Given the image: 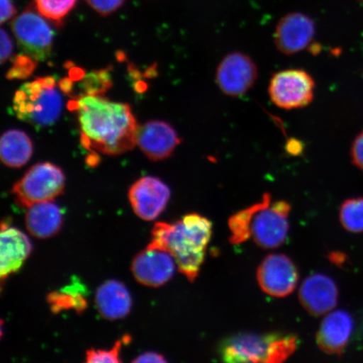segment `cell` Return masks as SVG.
Here are the masks:
<instances>
[{
    "instance_id": "1",
    "label": "cell",
    "mask_w": 363,
    "mask_h": 363,
    "mask_svg": "<svg viewBox=\"0 0 363 363\" xmlns=\"http://www.w3.org/2000/svg\"><path fill=\"white\" fill-rule=\"evenodd\" d=\"M78 111L81 143L89 151L121 155L136 144L139 126L129 104L99 95H84L72 101Z\"/></svg>"
},
{
    "instance_id": "2",
    "label": "cell",
    "mask_w": 363,
    "mask_h": 363,
    "mask_svg": "<svg viewBox=\"0 0 363 363\" xmlns=\"http://www.w3.org/2000/svg\"><path fill=\"white\" fill-rule=\"evenodd\" d=\"M212 228L211 221L196 213L172 224L158 222L153 227L148 247L169 252L181 274L194 282L206 258Z\"/></svg>"
},
{
    "instance_id": "3",
    "label": "cell",
    "mask_w": 363,
    "mask_h": 363,
    "mask_svg": "<svg viewBox=\"0 0 363 363\" xmlns=\"http://www.w3.org/2000/svg\"><path fill=\"white\" fill-rule=\"evenodd\" d=\"M291 206L284 201H272L271 194L230 217V242L238 245L253 240L264 249L279 247L287 239Z\"/></svg>"
},
{
    "instance_id": "4",
    "label": "cell",
    "mask_w": 363,
    "mask_h": 363,
    "mask_svg": "<svg viewBox=\"0 0 363 363\" xmlns=\"http://www.w3.org/2000/svg\"><path fill=\"white\" fill-rule=\"evenodd\" d=\"M298 343L293 334L242 333L222 340L218 352L225 362L280 363L296 351Z\"/></svg>"
},
{
    "instance_id": "5",
    "label": "cell",
    "mask_w": 363,
    "mask_h": 363,
    "mask_svg": "<svg viewBox=\"0 0 363 363\" xmlns=\"http://www.w3.org/2000/svg\"><path fill=\"white\" fill-rule=\"evenodd\" d=\"M62 108V95L52 76L23 84L13 99V110L16 116L36 128L55 123Z\"/></svg>"
},
{
    "instance_id": "6",
    "label": "cell",
    "mask_w": 363,
    "mask_h": 363,
    "mask_svg": "<svg viewBox=\"0 0 363 363\" xmlns=\"http://www.w3.org/2000/svg\"><path fill=\"white\" fill-rule=\"evenodd\" d=\"M65 176L60 167L51 162H40L31 167L13 185L12 192L19 206L52 201L65 190Z\"/></svg>"
},
{
    "instance_id": "7",
    "label": "cell",
    "mask_w": 363,
    "mask_h": 363,
    "mask_svg": "<svg viewBox=\"0 0 363 363\" xmlns=\"http://www.w3.org/2000/svg\"><path fill=\"white\" fill-rule=\"evenodd\" d=\"M44 18L36 9L29 8L11 23L22 52L38 62L48 60L52 52L54 33Z\"/></svg>"
},
{
    "instance_id": "8",
    "label": "cell",
    "mask_w": 363,
    "mask_h": 363,
    "mask_svg": "<svg viewBox=\"0 0 363 363\" xmlns=\"http://www.w3.org/2000/svg\"><path fill=\"white\" fill-rule=\"evenodd\" d=\"M315 89V80L308 72L287 69L272 77L269 94L277 107L292 111L308 106L314 99Z\"/></svg>"
},
{
    "instance_id": "9",
    "label": "cell",
    "mask_w": 363,
    "mask_h": 363,
    "mask_svg": "<svg viewBox=\"0 0 363 363\" xmlns=\"http://www.w3.org/2000/svg\"><path fill=\"white\" fill-rule=\"evenodd\" d=\"M257 76V67L252 59L247 54L235 52L222 59L217 67L216 80L222 93L238 98L253 87Z\"/></svg>"
},
{
    "instance_id": "10",
    "label": "cell",
    "mask_w": 363,
    "mask_h": 363,
    "mask_svg": "<svg viewBox=\"0 0 363 363\" xmlns=\"http://www.w3.org/2000/svg\"><path fill=\"white\" fill-rule=\"evenodd\" d=\"M257 278L263 292L284 298L296 289L299 274L291 258L284 254H271L258 267Z\"/></svg>"
},
{
    "instance_id": "11",
    "label": "cell",
    "mask_w": 363,
    "mask_h": 363,
    "mask_svg": "<svg viewBox=\"0 0 363 363\" xmlns=\"http://www.w3.org/2000/svg\"><path fill=\"white\" fill-rule=\"evenodd\" d=\"M171 196L169 186L154 177L136 181L129 190V199L135 215L144 220H153L165 210Z\"/></svg>"
},
{
    "instance_id": "12",
    "label": "cell",
    "mask_w": 363,
    "mask_h": 363,
    "mask_svg": "<svg viewBox=\"0 0 363 363\" xmlns=\"http://www.w3.org/2000/svg\"><path fill=\"white\" fill-rule=\"evenodd\" d=\"M315 34V26L311 18L303 13H291L277 25L274 43L280 52L294 55L310 47Z\"/></svg>"
},
{
    "instance_id": "13",
    "label": "cell",
    "mask_w": 363,
    "mask_h": 363,
    "mask_svg": "<svg viewBox=\"0 0 363 363\" xmlns=\"http://www.w3.org/2000/svg\"><path fill=\"white\" fill-rule=\"evenodd\" d=\"M174 260L164 250L147 246L134 258L131 271L138 283L149 287H160L174 276Z\"/></svg>"
},
{
    "instance_id": "14",
    "label": "cell",
    "mask_w": 363,
    "mask_h": 363,
    "mask_svg": "<svg viewBox=\"0 0 363 363\" xmlns=\"http://www.w3.org/2000/svg\"><path fill=\"white\" fill-rule=\"evenodd\" d=\"M180 143L178 133L167 122L152 121L139 126L136 144L151 161L169 158Z\"/></svg>"
},
{
    "instance_id": "15",
    "label": "cell",
    "mask_w": 363,
    "mask_h": 363,
    "mask_svg": "<svg viewBox=\"0 0 363 363\" xmlns=\"http://www.w3.org/2000/svg\"><path fill=\"white\" fill-rule=\"evenodd\" d=\"M338 289L328 275L316 274L308 277L299 289L301 305L311 315L320 316L333 310L338 301Z\"/></svg>"
},
{
    "instance_id": "16",
    "label": "cell",
    "mask_w": 363,
    "mask_h": 363,
    "mask_svg": "<svg viewBox=\"0 0 363 363\" xmlns=\"http://www.w3.org/2000/svg\"><path fill=\"white\" fill-rule=\"evenodd\" d=\"M354 321L350 313L346 311L331 312L325 318L318 330V346L331 355H342L350 340Z\"/></svg>"
},
{
    "instance_id": "17",
    "label": "cell",
    "mask_w": 363,
    "mask_h": 363,
    "mask_svg": "<svg viewBox=\"0 0 363 363\" xmlns=\"http://www.w3.org/2000/svg\"><path fill=\"white\" fill-rule=\"evenodd\" d=\"M0 244H1L0 276H1L3 284L4 279L9 276L21 269L33 251V245L26 234L7 224L6 225L4 222L1 226Z\"/></svg>"
},
{
    "instance_id": "18",
    "label": "cell",
    "mask_w": 363,
    "mask_h": 363,
    "mask_svg": "<svg viewBox=\"0 0 363 363\" xmlns=\"http://www.w3.org/2000/svg\"><path fill=\"white\" fill-rule=\"evenodd\" d=\"M95 303L99 314L110 320L128 315L133 305L128 289L117 280L107 281L98 289Z\"/></svg>"
},
{
    "instance_id": "19",
    "label": "cell",
    "mask_w": 363,
    "mask_h": 363,
    "mask_svg": "<svg viewBox=\"0 0 363 363\" xmlns=\"http://www.w3.org/2000/svg\"><path fill=\"white\" fill-rule=\"evenodd\" d=\"M26 215V225L29 233L38 238H49L60 230L62 212L52 201L40 202L28 208Z\"/></svg>"
},
{
    "instance_id": "20",
    "label": "cell",
    "mask_w": 363,
    "mask_h": 363,
    "mask_svg": "<svg viewBox=\"0 0 363 363\" xmlns=\"http://www.w3.org/2000/svg\"><path fill=\"white\" fill-rule=\"evenodd\" d=\"M33 145L28 135L20 130H9L0 140V157L4 165L19 169L30 161Z\"/></svg>"
},
{
    "instance_id": "21",
    "label": "cell",
    "mask_w": 363,
    "mask_h": 363,
    "mask_svg": "<svg viewBox=\"0 0 363 363\" xmlns=\"http://www.w3.org/2000/svg\"><path fill=\"white\" fill-rule=\"evenodd\" d=\"M340 220L352 233H363V198L349 199L340 206Z\"/></svg>"
},
{
    "instance_id": "22",
    "label": "cell",
    "mask_w": 363,
    "mask_h": 363,
    "mask_svg": "<svg viewBox=\"0 0 363 363\" xmlns=\"http://www.w3.org/2000/svg\"><path fill=\"white\" fill-rule=\"evenodd\" d=\"M75 286L72 285L68 287V289H63L62 292H53L49 294L48 298L52 310L54 313L68 308H74L78 313L83 312L87 308L83 294L74 291Z\"/></svg>"
},
{
    "instance_id": "23",
    "label": "cell",
    "mask_w": 363,
    "mask_h": 363,
    "mask_svg": "<svg viewBox=\"0 0 363 363\" xmlns=\"http://www.w3.org/2000/svg\"><path fill=\"white\" fill-rule=\"evenodd\" d=\"M112 86L110 68L94 71L84 77L80 85V89L84 95H99L103 96Z\"/></svg>"
},
{
    "instance_id": "24",
    "label": "cell",
    "mask_w": 363,
    "mask_h": 363,
    "mask_svg": "<svg viewBox=\"0 0 363 363\" xmlns=\"http://www.w3.org/2000/svg\"><path fill=\"white\" fill-rule=\"evenodd\" d=\"M76 3L77 0H35V8L47 19L61 22Z\"/></svg>"
},
{
    "instance_id": "25",
    "label": "cell",
    "mask_w": 363,
    "mask_h": 363,
    "mask_svg": "<svg viewBox=\"0 0 363 363\" xmlns=\"http://www.w3.org/2000/svg\"><path fill=\"white\" fill-rule=\"evenodd\" d=\"M36 62L33 58L23 54L13 59V66L7 72L9 79H26L28 78L36 67Z\"/></svg>"
},
{
    "instance_id": "26",
    "label": "cell",
    "mask_w": 363,
    "mask_h": 363,
    "mask_svg": "<svg viewBox=\"0 0 363 363\" xmlns=\"http://www.w3.org/2000/svg\"><path fill=\"white\" fill-rule=\"evenodd\" d=\"M125 337L122 340H117L113 347L111 350H91L86 352V362H112L117 363L121 362L120 359V352L123 343H127V340H125Z\"/></svg>"
},
{
    "instance_id": "27",
    "label": "cell",
    "mask_w": 363,
    "mask_h": 363,
    "mask_svg": "<svg viewBox=\"0 0 363 363\" xmlns=\"http://www.w3.org/2000/svg\"><path fill=\"white\" fill-rule=\"evenodd\" d=\"M89 6L101 16H110L123 6L125 0H86Z\"/></svg>"
},
{
    "instance_id": "28",
    "label": "cell",
    "mask_w": 363,
    "mask_h": 363,
    "mask_svg": "<svg viewBox=\"0 0 363 363\" xmlns=\"http://www.w3.org/2000/svg\"><path fill=\"white\" fill-rule=\"evenodd\" d=\"M351 157L353 164L363 172V130L352 145Z\"/></svg>"
},
{
    "instance_id": "29",
    "label": "cell",
    "mask_w": 363,
    "mask_h": 363,
    "mask_svg": "<svg viewBox=\"0 0 363 363\" xmlns=\"http://www.w3.org/2000/svg\"><path fill=\"white\" fill-rule=\"evenodd\" d=\"M1 62L10 58L13 52V43L10 35L4 29L1 30Z\"/></svg>"
},
{
    "instance_id": "30",
    "label": "cell",
    "mask_w": 363,
    "mask_h": 363,
    "mask_svg": "<svg viewBox=\"0 0 363 363\" xmlns=\"http://www.w3.org/2000/svg\"><path fill=\"white\" fill-rule=\"evenodd\" d=\"M16 10L12 0H1V23L10 21L16 16Z\"/></svg>"
},
{
    "instance_id": "31",
    "label": "cell",
    "mask_w": 363,
    "mask_h": 363,
    "mask_svg": "<svg viewBox=\"0 0 363 363\" xmlns=\"http://www.w3.org/2000/svg\"><path fill=\"white\" fill-rule=\"evenodd\" d=\"M133 362H167L164 357L156 352H146L133 360Z\"/></svg>"
},
{
    "instance_id": "32",
    "label": "cell",
    "mask_w": 363,
    "mask_h": 363,
    "mask_svg": "<svg viewBox=\"0 0 363 363\" xmlns=\"http://www.w3.org/2000/svg\"><path fill=\"white\" fill-rule=\"evenodd\" d=\"M287 150L289 154H292V155L297 156L298 154H301L303 150L302 144L297 140H290V142L287 145Z\"/></svg>"
},
{
    "instance_id": "33",
    "label": "cell",
    "mask_w": 363,
    "mask_h": 363,
    "mask_svg": "<svg viewBox=\"0 0 363 363\" xmlns=\"http://www.w3.org/2000/svg\"><path fill=\"white\" fill-rule=\"evenodd\" d=\"M361 1L363 3V0H361Z\"/></svg>"
}]
</instances>
